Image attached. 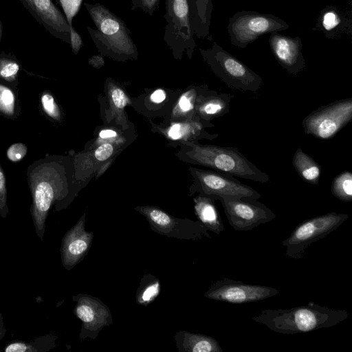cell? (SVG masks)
<instances>
[{
    "instance_id": "obj_1",
    "label": "cell",
    "mask_w": 352,
    "mask_h": 352,
    "mask_svg": "<svg viewBox=\"0 0 352 352\" xmlns=\"http://www.w3.org/2000/svg\"><path fill=\"white\" fill-rule=\"evenodd\" d=\"M346 310H337L311 302L289 309H266L252 317L270 330L283 334L310 332L331 327L349 318Z\"/></svg>"
},
{
    "instance_id": "obj_2",
    "label": "cell",
    "mask_w": 352,
    "mask_h": 352,
    "mask_svg": "<svg viewBox=\"0 0 352 352\" xmlns=\"http://www.w3.org/2000/svg\"><path fill=\"white\" fill-rule=\"evenodd\" d=\"M84 5L96 27L87 30L100 54L118 61L137 59L138 49L125 22L100 3Z\"/></svg>"
},
{
    "instance_id": "obj_3",
    "label": "cell",
    "mask_w": 352,
    "mask_h": 352,
    "mask_svg": "<svg viewBox=\"0 0 352 352\" xmlns=\"http://www.w3.org/2000/svg\"><path fill=\"white\" fill-rule=\"evenodd\" d=\"M186 146L185 155L191 163L261 184L270 181L267 173L261 170L235 147L202 145L196 142H189Z\"/></svg>"
},
{
    "instance_id": "obj_4",
    "label": "cell",
    "mask_w": 352,
    "mask_h": 352,
    "mask_svg": "<svg viewBox=\"0 0 352 352\" xmlns=\"http://www.w3.org/2000/svg\"><path fill=\"white\" fill-rule=\"evenodd\" d=\"M29 180L33 224L37 236L43 241L49 210L55 201L58 205L66 195L64 182L58 170L50 164H42L34 169Z\"/></svg>"
},
{
    "instance_id": "obj_5",
    "label": "cell",
    "mask_w": 352,
    "mask_h": 352,
    "mask_svg": "<svg viewBox=\"0 0 352 352\" xmlns=\"http://www.w3.org/2000/svg\"><path fill=\"white\" fill-rule=\"evenodd\" d=\"M199 52L210 69L229 87L252 92L260 89V76L216 42L210 48H199Z\"/></svg>"
},
{
    "instance_id": "obj_6",
    "label": "cell",
    "mask_w": 352,
    "mask_h": 352,
    "mask_svg": "<svg viewBox=\"0 0 352 352\" xmlns=\"http://www.w3.org/2000/svg\"><path fill=\"white\" fill-rule=\"evenodd\" d=\"M165 8L164 41L175 58L181 59L186 54L190 59L197 44L188 0H166Z\"/></svg>"
},
{
    "instance_id": "obj_7",
    "label": "cell",
    "mask_w": 352,
    "mask_h": 352,
    "mask_svg": "<svg viewBox=\"0 0 352 352\" xmlns=\"http://www.w3.org/2000/svg\"><path fill=\"white\" fill-rule=\"evenodd\" d=\"M289 27L286 21L275 15L241 10L229 19L227 30L231 43L245 48L261 35L283 31Z\"/></svg>"
},
{
    "instance_id": "obj_8",
    "label": "cell",
    "mask_w": 352,
    "mask_h": 352,
    "mask_svg": "<svg viewBox=\"0 0 352 352\" xmlns=\"http://www.w3.org/2000/svg\"><path fill=\"white\" fill-rule=\"evenodd\" d=\"M348 219L347 214L331 212L298 224L282 241L285 247V255L294 259L302 258L309 245L335 231Z\"/></svg>"
},
{
    "instance_id": "obj_9",
    "label": "cell",
    "mask_w": 352,
    "mask_h": 352,
    "mask_svg": "<svg viewBox=\"0 0 352 352\" xmlns=\"http://www.w3.org/2000/svg\"><path fill=\"white\" fill-rule=\"evenodd\" d=\"M352 120V98L334 101L316 109L302 121L305 133L327 140Z\"/></svg>"
},
{
    "instance_id": "obj_10",
    "label": "cell",
    "mask_w": 352,
    "mask_h": 352,
    "mask_svg": "<svg viewBox=\"0 0 352 352\" xmlns=\"http://www.w3.org/2000/svg\"><path fill=\"white\" fill-rule=\"evenodd\" d=\"M195 179L193 192L211 197L216 201L221 197H248L258 199L261 195L252 187L241 183L237 177L217 170L192 168Z\"/></svg>"
},
{
    "instance_id": "obj_11",
    "label": "cell",
    "mask_w": 352,
    "mask_h": 352,
    "mask_svg": "<svg viewBox=\"0 0 352 352\" xmlns=\"http://www.w3.org/2000/svg\"><path fill=\"white\" fill-rule=\"evenodd\" d=\"M135 210L146 217L153 232L161 235L184 240L211 239L199 221L177 218L154 206H137Z\"/></svg>"
},
{
    "instance_id": "obj_12",
    "label": "cell",
    "mask_w": 352,
    "mask_h": 352,
    "mask_svg": "<svg viewBox=\"0 0 352 352\" xmlns=\"http://www.w3.org/2000/svg\"><path fill=\"white\" fill-rule=\"evenodd\" d=\"M219 201L230 226L236 231H250L276 218L275 213L258 199L221 197Z\"/></svg>"
},
{
    "instance_id": "obj_13",
    "label": "cell",
    "mask_w": 352,
    "mask_h": 352,
    "mask_svg": "<svg viewBox=\"0 0 352 352\" xmlns=\"http://www.w3.org/2000/svg\"><path fill=\"white\" fill-rule=\"evenodd\" d=\"M278 292V289L270 286L252 285L224 277L213 283L204 296L217 301L243 304L263 300Z\"/></svg>"
},
{
    "instance_id": "obj_14",
    "label": "cell",
    "mask_w": 352,
    "mask_h": 352,
    "mask_svg": "<svg viewBox=\"0 0 352 352\" xmlns=\"http://www.w3.org/2000/svg\"><path fill=\"white\" fill-rule=\"evenodd\" d=\"M76 302L74 313L82 322L80 339L94 340L104 327L113 322L109 307L99 298L91 295L78 294L72 296Z\"/></svg>"
},
{
    "instance_id": "obj_15",
    "label": "cell",
    "mask_w": 352,
    "mask_h": 352,
    "mask_svg": "<svg viewBox=\"0 0 352 352\" xmlns=\"http://www.w3.org/2000/svg\"><path fill=\"white\" fill-rule=\"evenodd\" d=\"M85 213L64 235L60 246L61 262L67 270H72L87 254L94 233L85 228Z\"/></svg>"
},
{
    "instance_id": "obj_16",
    "label": "cell",
    "mask_w": 352,
    "mask_h": 352,
    "mask_svg": "<svg viewBox=\"0 0 352 352\" xmlns=\"http://www.w3.org/2000/svg\"><path fill=\"white\" fill-rule=\"evenodd\" d=\"M269 44L277 62L289 74L297 75L305 67L302 43L299 36L292 37L274 32L270 33Z\"/></svg>"
},
{
    "instance_id": "obj_17",
    "label": "cell",
    "mask_w": 352,
    "mask_h": 352,
    "mask_svg": "<svg viewBox=\"0 0 352 352\" xmlns=\"http://www.w3.org/2000/svg\"><path fill=\"white\" fill-rule=\"evenodd\" d=\"M314 30L329 38H338L351 33L352 21L338 8L327 6L321 10Z\"/></svg>"
},
{
    "instance_id": "obj_18",
    "label": "cell",
    "mask_w": 352,
    "mask_h": 352,
    "mask_svg": "<svg viewBox=\"0 0 352 352\" xmlns=\"http://www.w3.org/2000/svg\"><path fill=\"white\" fill-rule=\"evenodd\" d=\"M41 20L70 43L69 25L65 16L52 0H25Z\"/></svg>"
},
{
    "instance_id": "obj_19",
    "label": "cell",
    "mask_w": 352,
    "mask_h": 352,
    "mask_svg": "<svg viewBox=\"0 0 352 352\" xmlns=\"http://www.w3.org/2000/svg\"><path fill=\"white\" fill-rule=\"evenodd\" d=\"M174 339L180 352H223L219 342L210 336L182 330Z\"/></svg>"
},
{
    "instance_id": "obj_20",
    "label": "cell",
    "mask_w": 352,
    "mask_h": 352,
    "mask_svg": "<svg viewBox=\"0 0 352 352\" xmlns=\"http://www.w3.org/2000/svg\"><path fill=\"white\" fill-rule=\"evenodd\" d=\"M194 35L200 39L210 34L213 4L212 0H188Z\"/></svg>"
},
{
    "instance_id": "obj_21",
    "label": "cell",
    "mask_w": 352,
    "mask_h": 352,
    "mask_svg": "<svg viewBox=\"0 0 352 352\" xmlns=\"http://www.w3.org/2000/svg\"><path fill=\"white\" fill-rule=\"evenodd\" d=\"M214 198L199 195L194 199L195 211L199 220L208 230L219 235L224 226L214 205Z\"/></svg>"
},
{
    "instance_id": "obj_22",
    "label": "cell",
    "mask_w": 352,
    "mask_h": 352,
    "mask_svg": "<svg viewBox=\"0 0 352 352\" xmlns=\"http://www.w3.org/2000/svg\"><path fill=\"white\" fill-rule=\"evenodd\" d=\"M232 96L229 94H218L214 91L204 96L197 105L200 119L209 122L213 118L227 114L230 111Z\"/></svg>"
},
{
    "instance_id": "obj_23",
    "label": "cell",
    "mask_w": 352,
    "mask_h": 352,
    "mask_svg": "<svg viewBox=\"0 0 352 352\" xmlns=\"http://www.w3.org/2000/svg\"><path fill=\"white\" fill-rule=\"evenodd\" d=\"M292 164L298 175L306 182L317 184L321 175V166L298 147L292 159Z\"/></svg>"
},
{
    "instance_id": "obj_24",
    "label": "cell",
    "mask_w": 352,
    "mask_h": 352,
    "mask_svg": "<svg viewBox=\"0 0 352 352\" xmlns=\"http://www.w3.org/2000/svg\"><path fill=\"white\" fill-rule=\"evenodd\" d=\"M58 337L54 334L40 336L30 342L14 340L7 344L4 352H47L56 346Z\"/></svg>"
},
{
    "instance_id": "obj_25",
    "label": "cell",
    "mask_w": 352,
    "mask_h": 352,
    "mask_svg": "<svg viewBox=\"0 0 352 352\" xmlns=\"http://www.w3.org/2000/svg\"><path fill=\"white\" fill-rule=\"evenodd\" d=\"M160 289L161 284L157 277L150 274H144L135 294L137 303L148 305L158 296Z\"/></svg>"
},
{
    "instance_id": "obj_26",
    "label": "cell",
    "mask_w": 352,
    "mask_h": 352,
    "mask_svg": "<svg viewBox=\"0 0 352 352\" xmlns=\"http://www.w3.org/2000/svg\"><path fill=\"white\" fill-rule=\"evenodd\" d=\"M331 193L338 199L350 202L352 201V173L344 171L335 177L331 183Z\"/></svg>"
},
{
    "instance_id": "obj_27",
    "label": "cell",
    "mask_w": 352,
    "mask_h": 352,
    "mask_svg": "<svg viewBox=\"0 0 352 352\" xmlns=\"http://www.w3.org/2000/svg\"><path fill=\"white\" fill-rule=\"evenodd\" d=\"M15 111V96L8 87L0 84V112L11 117Z\"/></svg>"
},
{
    "instance_id": "obj_28",
    "label": "cell",
    "mask_w": 352,
    "mask_h": 352,
    "mask_svg": "<svg viewBox=\"0 0 352 352\" xmlns=\"http://www.w3.org/2000/svg\"><path fill=\"white\" fill-rule=\"evenodd\" d=\"M42 108L45 113L50 118L59 120L60 110L53 96L49 92H43L41 97Z\"/></svg>"
},
{
    "instance_id": "obj_29",
    "label": "cell",
    "mask_w": 352,
    "mask_h": 352,
    "mask_svg": "<svg viewBox=\"0 0 352 352\" xmlns=\"http://www.w3.org/2000/svg\"><path fill=\"white\" fill-rule=\"evenodd\" d=\"M19 70V65L8 58H0V77L8 81L14 80Z\"/></svg>"
},
{
    "instance_id": "obj_30",
    "label": "cell",
    "mask_w": 352,
    "mask_h": 352,
    "mask_svg": "<svg viewBox=\"0 0 352 352\" xmlns=\"http://www.w3.org/2000/svg\"><path fill=\"white\" fill-rule=\"evenodd\" d=\"M69 25H72L74 17L78 12L83 0H59Z\"/></svg>"
},
{
    "instance_id": "obj_31",
    "label": "cell",
    "mask_w": 352,
    "mask_h": 352,
    "mask_svg": "<svg viewBox=\"0 0 352 352\" xmlns=\"http://www.w3.org/2000/svg\"><path fill=\"white\" fill-rule=\"evenodd\" d=\"M160 0H131V10L140 9L149 16H153L159 7Z\"/></svg>"
},
{
    "instance_id": "obj_32",
    "label": "cell",
    "mask_w": 352,
    "mask_h": 352,
    "mask_svg": "<svg viewBox=\"0 0 352 352\" xmlns=\"http://www.w3.org/2000/svg\"><path fill=\"white\" fill-rule=\"evenodd\" d=\"M8 213L7 205L6 182L4 172L0 165V217L5 219Z\"/></svg>"
},
{
    "instance_id": "obj_33",
    "label": "cell",
    "mask_w": 352,
    "mask_h": 352,
    "mask_svg": "<svg viewBox=\"0 0 352 352\" xmlns=\"http://www.w3.org/2000/svg\"><path fill=\"white\" fill-rule=\"evenodd\" d=\"M27 153V147L23 143L12 144L7 150L8 158L13 162L21 161Z\"/></svg>"
},
{
    "instance_id": "obj_34",
    "label": "cell",
    "mask_w": 352,
    "mask_h": 352,
    "mask_svg": "<svg viewBox=\"0 0 352 352\" xmlns=\"http://www.w3.org/2000/svg\"><path fill=\"white\" fill-rule=\"evenodd\" d=\"M114 148L112 144L109 143H105L99 146L94 152V155L96 160L98 161H104L109 158L113 153Z\"/></svg>"
},
{
    "instance_id": "obj_35",
    "label": "cell",
    "mask_w": 352,
    "mask_h": 352,
    "mask_svg": "<svg viewBox=\"0 0 352 352\" xmlns=\"http://www.w3.org/2000/svg\"><path fill=\"white\" fill-rule=\"evenodd\" d=\"M70 45L72 52L77 54L83 46V43L79 33L74 29L73 25L69 26Z\"/></svg>"
},
{
    "instance_id": "obj_36",
    "label": "cell",
    "mask_w": 352,
    "mask_h": 352,
    "mask_svg": "<svg viewBox=\"0 0 352 352\" xmlns=\"http://www.w3.org/2000/svg\"><path fill=\"white\" fill-rule=\"evenodd\" d=\"M111 98L113 104L118 109H122L127 103V99L123 91L115 87L111 92Z\"/></svg>"
},
{
    "instance_id": "obj_37",
    "label": "cell",
    "mask_w": 352,
    "mask_h": 352,
    "mask_svg": "<svg viewBox=\"0 0 352 352\" xmlns=\"http://www.w3.org/2000/svg\"><path fill=\"white\" fill-rule=\"evenodd\" d=\"M166 98V93L163 89H157L151 95V100L155 103H160Z\"/></svg>"
},
{
    "instance_id": "obj_38",
    "label": "cell",
    "mask_w": 352,
    "mask_h": 352,
    "mask_svg": "<svg viewBox=\"0 0 352 352\" xmlns=\"http://www.w3.org/2000/svg\"><path fill=\"white\" fill-rule=\"evenodd\" d=\"M89 62L94 67H100L104 64V58L102 54L94 55L89 58Z\"/></svg>"
},
{
    "instance_id": "obj_39",
    "label": "cell",
    "mask_w": 352,
    "mask_h": 352,
    "mask_svg": "<svg viewBox=\"0 0 352 352\" xmlns=\"http://www.w3.org/2000/svg\"><path fill=\"white\" fill-rule=\"evenodd\" d=\"M117 135L115 131L111 129H104L100 132L99 136L102 139L114 138Z\"/></svg>"
},
{
    "instance_id": "obj_40",
    "label": "cell",
    "mask_w": 352,
    "mask_h": 352,
    "mask_svg": "<svg viewBox=\"0 0 352 352\" xmlns=\"http://www.w3.org/2000/svg\"><path fill=\"white\" fill-rule=\"evenodd\" d=\"M6 333V329L4 326L3 318L1 313H0V341L4 338Z\"/></svg>"
},
{
    "instance_id": "obj_41",
    "label": "cell",
    "mask_w": 352,
    "mask_h": 352,
    "mask_svg": "<svg viewBox=\"0 0 352 352\" xmlns=\"http://www.w3.org/2000/svg\"><path fill=\"white\" fill-rule=\"evenodd\" d=\"M1 35H2V25H1V23L0 22V41H1Z\"/></svg>"
}]
</instances>
